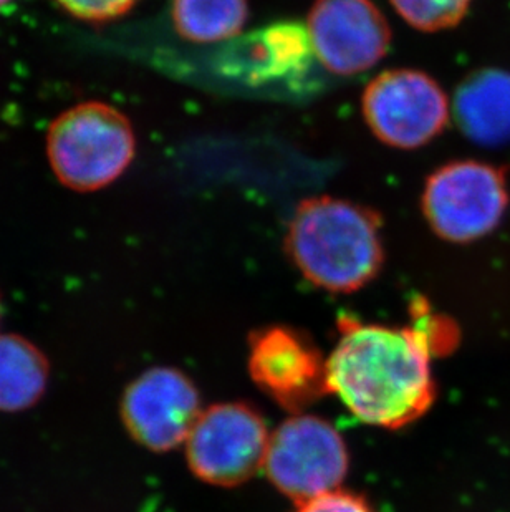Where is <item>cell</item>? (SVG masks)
I'll return each instance as SVG.
<instances>
[{"label":"cell","instance_id":"obj_9","mask_svg":"<svg viewBox=\"0 0 510 512\" xmlns=\"http://www.w3.org/2000/svg\"><path fill=\"white\" fill-rule=\"evenodd\" d=\"M308 40L330 72L355 75L385 57L391 34L385 15L371 0H315Z\"/></svg>","mask_w":510,"mask_h":512},{"label":"cell","instance_id":"obj_11","mask_svg":"<svg viewBox=\"0 0 510 512\" xmlns=\"http://www.w3.org/2000/svg\"><path fill=\"white\" fill-rule=\"evenodd\" d=\"M454 113L471 140L496 146L510 140V75L477 73L458 90Z\"/></svg>","mask_w":510,"mask_h":512},{"label":"cell","instance_id":"obj_16","mask_svg":"<svg viewBox=\"0 0 510 512\" xmlns=\"http://www.w3.org/2000/svg\"><path fill=\"white\" fill-rule=\"evenodd\" d=\"M295 512H373V509L358 494L335 489L330 493L320 494L317 498L308 499L305 503L297 504Z\"/></svg>","mask_w":510,"mask_h":512},{"label":"cell","instance_id":"obj_10","mask_svg":"<svg viewBox=\"0 0 510 512\" xmlns=\"http://www.w3.org/2000/svg\"><path fill=\"white\" fill-rule=\"evenodd\" d=\"M249 372L262 392L295 413H304L328 393L327 357L304 335L287 327H270L255 334Z\"/></svg>","mask_w":510,"mask_h":512},{"label":"cell","instance_id":"obj_7","mask_svg":"<svg viewBox=\"0 0 510 512\" xmlns=\"http://www.w3.org/2000/svg\"><path fill=\"white\" fill-rule=\"evenodd\" d=\"M507 208L506 183L492 166L458 161L428 179L423 209L431 228L453 242H469L496 228Z\"/></svg>","mask_w":510,"mask_h":512},{"label":"cell","instance_id":"obj_4","mask_svg":"<svg viewBox=\"0 0 510 512\" xmlns=\"http://www.w3.org/2000/svg\"><path fill=\"white\" fill-rule=\"evenodd\" d=\"M350 468L342 433L320 416L294 413L270 433L264 469L295 503L340 489Z\"/></svg>","mask_w":510,"mask_h":512},{"label":"cell","instance_id":"obj_15","mask_svg":"<svg viewBox=\"0 0 510 512\" xmlns=\"http://www.w3.org/2000/svg\"><path fill=\"white\" fill-rule=\"evenodd\" d=\"M75 19L102 24L128 14L138 0H55Z\"/></svg>","mask_w":510,"mask_h":512},{"label":"cell","instance_id":"obj_2","mask_svg":"<svg viewBox=\"0 0 510 512\" xmlns=\"http://www.w3.org/2000/svg\"><path fill=\"white\" fill-rule=\"evenodd\" d=\"M287 249L308 282L335 294L365 287L383 264L380 224L370 211L343 199L300 204L290 223Z\"/></svg>","mask_w":510,"mask_h":512},{"label":"cell","instance_id":"obj_5","mask_svg":"<svg viewBox=\"0 0 510 512\" xmlns=\"http://www.w3.org/2000/svg\"><path fill=\"white\" fill-rule=\"evenodd\" d=\"M270 433L264 418L246 403L207 406L184 451L196 478L212 486H237L264 469Z\"/></svg>","mask_w":510,"mask_h":512},{"label":"cell","instance_id":"obj_17","mask_svg":"<svg viewBox=\"0 0 510 512\" xmlns=\"http://www.w3.org/2000/svg\"><path fill=\"white\" fill-rule=\"evenodd\" d=\"M12 0H0V10L4 9L5 5L10 4Z\"/></svg>","mask_w":510,"mask_h":512},{"label":"cell","instance_id":"obj_3","mask_svg":"<svg viewBox=\"0 0 510 512\" xmlns=\"http://www.w3.org/2000/svg\"><path fill=\"white\" fill-rule=\"evenodd\" d=\"M135 153V130L128 116L108 103H78L60 113L47 133V158L55 178L78 193L115 183Z\"/></svg>","mask_w":510,"mask_h":512},{"label":"cell","instance_id":"obj_8","mask_svg":"<svg viewBox=\"0 0 510 512\" xmlns=\"http://www.w3.org/2000/svg\"><path fill=\"white\" fill-rule=\"evenodd\" d=\"M363 115L383 143L409 150L426 145L443 131L449 118L448 98L424 73L391 70L366 87Z\"/></svg>","mask_w":510,"mask_h":512},{"label":"cell","instance_id":"obj_6","mask_svg":"<svg viewBox=\"0 0 510 512\" xmlns=\"http://www.w3.org/2000/svg\"><path fill=\"white\" fill-rule=\"evenodd\" d=\"M193 380L178 368H148L125 388L121 423L131 440L153 453L186 445L203 413Z\"/></svg>","mask_w":510,"mask_h":512},{"label":"cell","instance_id":"obj_1","mask_svg":"<svg viewBox=\"0 0 510 512\" xmlns=\"http://www.w3.org/2000/svg\"><path fill=\"white\" fill-rule=\"evenodd\" d=\"M434 317L409 327L340 322V335L327 357L328 393L365 425L400 430L433 405L436 383Z\"/></svg>","mask_w":510,"mask_h":512},{"label":"cell","instance_id":"obj_12","mask_svg":"<svg viewBox=\"0 0 510 512\" xmlns=\"http://www.w3.org/2000/svg\"><path fill=\"white\" fill-rule=\"evenodd\" d=\"M49 357L32 340L0 334V413H22L44 398L49 387Z\"/></svg>","mask_w":510,"mask_h":512},{"label":"cell","instance_id":"obj_14","mask_svg":"<svg viewBox=\"0 0 510 512\" xmlns=\"http://www.w3.org/2000/svg\"><path fill=\"white\" fill-rule=\"evenodd\" d=\"M471 0H391L396 12L416 29L434 32L458 24Z\"/></svg>","mask_w":510,"mask_h":512},{"label":"cell","instance_id":"obj_13","mask_svg":"<svg viewBox=\"0 0 510 512\" xmlns=\"http://www.w3.org/2000/svg\"><path fill=\"white\" fill-rule=\"evenodd\" d=\"M171 17L184 39L212 44L232 39L249 17L247 0H173Z\"/></svg>","mask_w":510,"mask_h":512}]
</instances>
